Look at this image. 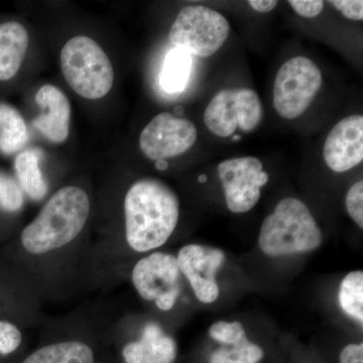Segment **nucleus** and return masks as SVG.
<instances>
[{
  "label": "nucleus",
  "mask_w": 363,
  "mask_h": 363,
  "mask_svg": "<svg viewBox=\"0 0 363 363\" xmlns=\"http://www.w3.org/2000/svg\"><path fill=\"white\" fill-rule=\"evenodd\" d=\"M124 216L128 245L135 252H150L162 247L175 231L180 202L164 182L140 179L126 193Z\"/></svg>",
  "instance_id": "nucleus-1"
},
{
  "label": "nucleus",
  "mask_w": 363,
  "mask_h": 363,
  "mask_svg": "<svg viewBox=\"0 0 363 363\" xmlns=\"http://www.w3.org/2000/svg\"><path fill=\"white\" fill-rule=\"evenodd\" d=\"M89 212V197L83 189H60L23 229V247L33 255H44L68 245L82 231Z\"/></svg>",
  "instance_id": "nucleus-2"
},
{
  "label": "nucleus",
  "mask_w": 363,
  "mask_h": 363,
  "mask_svg": "<svg viewBox=\"0 0 363 363\" xmlns=\"http://www.w3.org/2000/svg\"><path fill=\"white\" fill-rule=\"evenodd\" d=\"M322 243V233L305 203L285 198L262 222L259 235L260 250L279 257L313 252Z\"/></svg>",
  "instance_id": "nucleus-3"
},
{
  "label": "nucleus",
  "mask_w": 363,
  "mask_h": 363,
  "mask_svg": "<svg viewBox=\"0 0 363 363\" xmlns=\"http://www.w3.org/2000/svg\"><path fill=\"white\" fill-rule=\"evenodd\" d=\"M64 77L81 97L100 99L111 92L113 67L98 43L86 35L72 38L61 51Z\"/></svg>",
  "instance_id": "nucleus-4"
},
{
  "label": "nucleus",
  "mask_w": 363,
  "mask_h": 363,
  "mask_svg": "<svg viewBox=\"0 0 363 363\" xmlns=\"http://www.w3.org/2000/svg\"><path fill=\"white\" fill-rule=\"evenodd\" d=\"M230 26L218 11L204 6L184 7L169 33V42L189 54L213 56L228 39Z\"/></svg>",
  "instance_id": "nucleus-5"
},
{
  "label": "nucleus",
  "mask_w": 363,
  "mask_h": 363,
  "mask_svg": "<svg viewBox=\"0 0 363 363\" xmlns=\"http://www.w3.org/2000/svg\"><path fill=\"white\" fill-rule=\"evenodd\" d=\"M319 67L307 57L288 60L274 79L272 104L279 116L298 118L309 108L322 85Z\"/></svg>",
  "instance_id": "nucleus-6"
},
{
  "label": "nucleus",
  "mask_w": 363,
  "mask_h": 363,
  "mask_svg": "<svg viewBox=\"0 0 363 363\" xmlns=\"http://www.w3.org/2000/svg\"><path fill=\"white\" fill-rule=\"evenodd\" d=\"M264 107L259 94L250 88H225L217 93L204 111L208 130L219 138H229L235 131L252 133L259 125Z\"/></svg>",
  "instance_id": "nucleus-7"
},
{
  "label": "nucleus",
  "mask_w": 363,
  "mask_h": 363,
  "mask_svg": "<svg viewBox=\"0 0 363 363\" xmlns=\"http://www.w3.org/2000/svg\"><path fill=\"white\" fill-rule=\"evenodd\" d=\"M226 206L235 214L247 213L259 203L262 188L269 180L262 161L255 157H233L218 164Z\"/></svg>",
  "instance_id": "nucleus-8"
},
{
  "label": "nucleus",
  "mask_w": 363,
  "mask_h": 363,
  "mask_svg": "<svg viewBox=\"0 0 363 363\" xmlns=\"http://www.w3.org/2000/svg\"><path fill=\"white\" fill-rule=\"evenodd\" d=\"M197 138V128L192 121L162 112L143 128L140 147L150 161H164L185 154Z\"/></svg>",
  "instance_id": "nucleus-9"
},
{
  "label": "nucleus",
  "mask_w": 363,
  "mask_h": 363,
  "mask_svg": "<svg viewBox=\"0 0 363 363\" xmlns=\"http://www.w3.org/2000/svg\"><path fill=\"white\" fill-rule=\"evenodd\" d=\"M179 269L190 283L196 298L203 304H212L220 289L216 274L225 262V253L219 248L201 245H185L177 255Z\"/></svg>",
  "instance_id": "nucleus-10"
},
{
  "label": "nucleus",
  "mask_w": 363,
  "mask_h": 363,
  "mask_svg": "<svg viewBox=\"0 0 363 363\" xmlns=\"http://www.w3.org/2000/svg\"><path fill=\"white\" fill-rule=\"evenodd\" d=\"M181 272L175 255L154 252L136 262L131 274L133 286L145 301L172 292H181Z\"/></svg>",
  "instance_id": "nucleus-11"
},
{
  "label": "nucleus",
  "mask_w": 363,
  "mask_h": 363,
  "mask_svg": "<svg viewBox=\"0 0 363 363\" xmlns=\"http://www.w3.org/2000/svg\"><path fill=\"white\" fill-rule=\"evenodd\" d=\"M325 164L335 173L355 168L363 160V116L341 119L327 135L323 147Z\"/></svg>",
  "instance_id": "nucleus-12"
},
{
  "label": "nucleus",
  "mask_w": 363,
  "mask_h": 363,
  "mask_svg": "<svg viewBox=\"0 0 363 363\" xmlns=\"http://www.w3.org/2000/svg\"><path fill=\"white\" fill-rule=\"evenodd\" d=\"M35 102L42 109V114L33 121V125L51 142H65L71 119L68 98L56 86L44 85L35 94Z\"/></svg>",
  "instance_id": "nucleus-13"
},
{
  "label": "nucleus",
  "mask_w": 363,
  "mask_h": 363,
  "mask_svg": "<svg viewBox=\"0 0 363 363\" xmlns=\"http://www.w3.org/2000/svg\"><path fill=\"white\" fill-rule=\"evenodd\" d=\"M177 354L175 339L154 322L145 325L142 337L126 344L123 350L125 363H174Z\"/></svg>",
  "instance_id": "nucleus-14"
},
{
  "label": "nucleus",
  "mask_w": 363,
  "mask_h": 363,
  "mask_svg": "<svg viewBox=\"0 0 363 363\" xmlns=\"http://www.w3.org/2000/svg\"><path fill=\"white\" fill-rule=\"evenodd\" d=\"M30 35L18 21L0 23V83L13 80L25 62Z\"/></svg>",
  "instance_id": "nucleus-15"
},
{
  "label": "nucleus",
  "mask_w": 363,
  "mask_h": 363,
  "mask_svg": "<svg viewBox=\"0 0 363 363\" xmlns=\"http://www.w3.org/2000/svg\"><path fill=\"white\" fill-rule=\"evenodd\" d=\"M28 140V126L21 112L6 102H0V152L18 154Z\"/></svg>",
  "instance_id": "nucleus-16"
},
{
  "label": "nucleus",
  "mask_w": 363,
  "mask_h": 363,
  "mask_svg": "<svg viewBox=\"0 0 363 363\" xmlns=\"http://www.w3.org/2000/svg\"><path fill=\"white\" fill-rule=\"evenodd\" d=\"M40 152L38 149H26L16 155L14 169L18 185L33 200H40L48 192V184L40 169Z\"/></svg>",
  "instance_id": "nucleus-17"
},
{
  "label": "nucleus",
  "mask_w": 363,
  "mask_h": 363,
  "mask_svg": "<svg viewBox=\"0 0 363 363\" xmlns=\"http://www.w3.org/2000/svg\"><path fill=\"white\" fill-rule=\"evenodd\" d=\"M23 363H95L94 354L87 344L66 341L44 346Z\"/></svg>",
  "instance_id": "nucleus-18"
},
{
  "label": "nucleus",
  "mask_w": 363,
  "mask_h": 363,
  "mask_svg": "<svg viewBox=\"0 0 363 363\" xmlns=\"http://www.w3.org/2000/svg\"><path fill=\"white\" fill-rule=\"evenodd\" d=\"M192 70V58L188 52L175 48L167 55L162 65L160 83L169 94L185 90Z\"/></svg>",
  "instance_id": "nucleus-19"
},
{
  "label": "nucleus",
  "mask_w": 363,
  "mask_h": 363,
  "mask_svg": "<svg viewBox=\"0 0 363 363\" xmlns=\"http://www.w3.org/2000/svg\"><path fill=\"white\" fill-rule=\"evenodd\" d=\"M341 309L355 321L363 323V272L346 274L341 281L338 295Z\"/></svg>",
  "instance_id": "nucleus-20"
},
{
  "label": "nucleus",
  "mask_w": 363,
  "mask_h": 363,
  "mask_svg": "<svg viewBox=\"0 0 363 363\" xmlns=\"http://www.w3.org/2000/svg\"><path fill=\"white\" fill-rule=\"evenodd\" d=\"M264 350L247 338L233 345H222L212 351L209 363H259Z\"/></svg>",
  "instance_id": "nucleus-21"
},
{
  "label": "nucleus",
  "mask_w": 363,
  "mask_h": 363,
  "mask_svg": "<svg viewBox=\"0 0 363 363\" xmlns=\"http://www.w3.org/2000/svg\"><path fill=\"white\" fill-rule=\"evenodd\" d=\"M210 337L222 345H233L247 338L245 326L238 321H217L209 328Z\"/></svg>",
  "instance_id": "nucleus-22"
},
{
  "label": "nucleus",
  "mask_w": 363,
  "mask_h": 363,
  "mask_svg": "<svg viewBox=\"0 0 363 363\" xmlns=\"http://www.w3.org/2000/svg\"><path fill=\"white\" fill-rule=\"evenodd\" d=\"M23 192L18 182L0 172V207L9 212H16L23 207Z\"/></svg>",
  "instance_id": "nucleus-23"
},
{
  "label": "nucleus",
  "mask_w": 363,
  "mask_h": 363,
  "mask_svg": "<svg viewBox=\"0 0 363 363\" xmlns=\"http://www.w3.org/2000/svg\"><path fill=\"white\" fill-rule=\"evenodd\" d=\"M346 209L350 218L360 229L363 228V182L353 184L345 199Z\"/></svg>",
  "instance_id": "nucleus-24"
},
{
  "label": "nucleus",
  "mask_w": 363,
  "mask_h": 363,
  "mask_svg": "<svg viewBox=\"0 0 363 363\" xmlns=\"http://www.w3.org/2000/svg\"><path fill=\"white\" fill-rule=\"evenodd\" d=\"M21 331L18 327L6 321H0V353L11 354L20 347L21 343Z\"/></svg>",
  "instance_id": "nucleus-25"
},
{
  "label": "nucleus",
  "mask_w": 363,
  "mask_h": 363,
  "mask_svg": "<svg viewBox=\"0 0 363 363\" xmlns=\"http://www.w3.org/2000/svg\"><path fill=\"white\" fill-rule=\"evenodd\" d=\"M294 11L306 18H316L323 11L325 2L321 0H290Z\"/></svg>",
  "instance_id": "nucleus-26"
},
{
  "label": "nucleus",
  "mask_w": 363,
  "mask_h": 363,
  "mask_svg": "<svg viewBox=\"0 0 363 363\" xmlns=\"http://www.w3.org/2000/svg\"><path fill=\"white\" fill-rule=\"evenodd\" d=\"M329 4L338 9L348 20H363V1L362 0H341V1L335 0V1H329Z\"/></svg>",
  "instance_id": "nucleus-27"
},
{
  "label": "nucleus",
  "mask_w": 363,
  "mask_h": 363,
  "mask_svg": "<svg viewBox=\"0 0 363 363\" xmlns=\"http://www.w3.org/2000/svg\"><path fill=\"white\" fill-rule=\"evenodd\" d=\"M340 363H363V344L350 343L343 347L339 355Z\"/></svg>",
  "instance_id": "nucleus-28"
},
{
  "label": "nucleus",
  "mask_w": 363,
  "mask_h": 363,
  "mask_svg": "<svg viewBox=\"0 0 363 363\" xmlns=\"http://www.w3.org/2000/svg\"><path fill=\"white\" fill-rule=\"evenodd\" d=\"M247 4L257 13H267L276 9L279 2L277 0H250Z\"/></svg>",
  "instance_id": "nucleus-29"
}]
</instances>
